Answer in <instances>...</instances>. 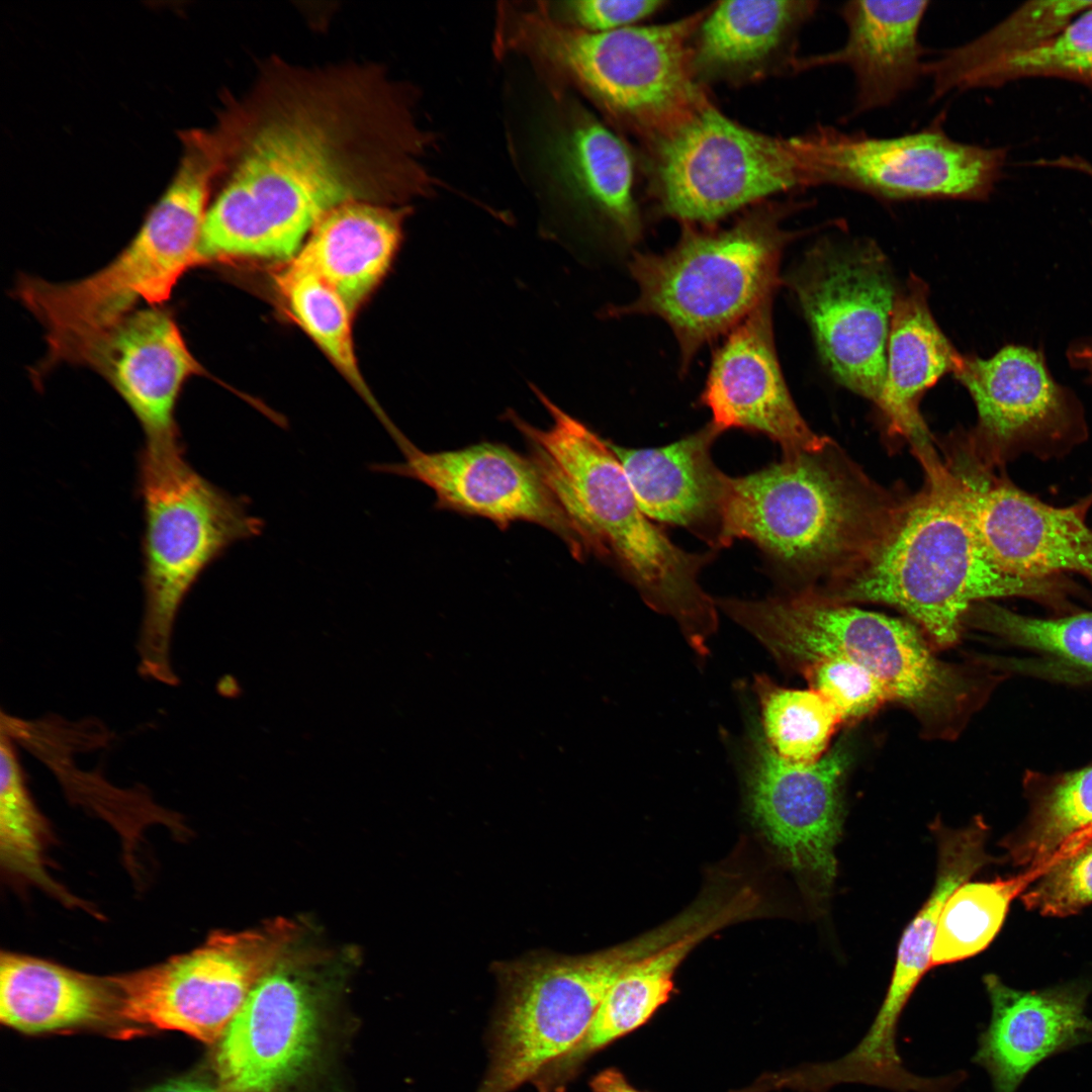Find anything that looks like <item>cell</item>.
<instances>
[{
  "instance_id": "obj_40",
  "label": "cell",
  "mask_w": 1092,
  "mask_h": 1092,
  "mask_svg": "<svg viewBox=\"0 0 1092 1092\" xmlns=\"http://www.w3.org/2000/svg\"><path fill=\"white\" fill-rule=\"evenodd\" d=\"M1024 906L1064 917L1092 903V830L1064 844L1020 895Z\"/></svg>"
},
{
  "instance_id": "obj_13",
  "label": "cell",
  "mask_w": 1092,
  "mask_h": 1092,
  "mask_svg": "<svg viewBox=\"0 0 1092 1092\" xmlns=\"http://www.w3.org/2000/svg\"><path fill=\"white\" fill-rule=\"evenodd\" d=\"M802 134L813 187L884 200H987L1008 157L1006 148L961 143L939 127L878 138L819 124Z\"/></svg>"
},
{
  "instance_id": "obj_8",
  "label": "cell",
  "mask_w": 1092,
  "mask_h": 1092,
  "mask_svg": "<svg viewBox=\"0 0 1092 1092\" xmlns=\"http://www.w3.org/2000/svg\"><path fill=\"white\" fill-rule=\"evenodd\" d=\"M184 455L182 444H145L138 462L145 594L139 669L170 686L178 682L171 647L184 600L231 545L260 535L264 526L243 498L212 484Z\"/></svg>"
},
{
  "instance_id": "obj_21",
  "label": "cell",
  "mask_w": 1092,
  "mask_h": 1092,
  "mask_svg": "<svg viewBox=\"0 0 1092 1092\" xmlns=\"http://www.w3.org/2000/svg\"><path fill=\"white\" fill-rule=\"evenodd\" d=\"M85 365L126 402L146 444H182L175 419L181 390L191 376L207 372L190 352L170 309L161 305L133 310L104 335Z\"/></svg>"
},
{
  "instance_id": "obj_20",
  "label": "cell",
  "mask_w": 1092,
  "mask_h": 1092,
  "mask_svg": "<svg viewBox=\"0 0 1092 1092\" xmlns=\"http://www.w3.org/2000/svg\"><path fill=\"white\" fill-rule=\"evenodd\" d=\"M771 298L734 328L717 351L702 400L722 433L737 428L761 433L784 455L813 453L832 443L800 415L778 361L771 326Z\"/></svg>"
},
{
  "instance_id": "obj_1",
  "label": "cell",
  "mask_w": 1092,
  "mask_h": 1092,
  "mask_svg": "<svg viewBox=\"0 0 1092 1092\" xmlns=\"http://www.w3.org/2000/svg\"><path fill=\"white\" fill-rule=\"evenodd\" d=\"M412 97L379 66L270 62L219 117L229 176L204 218L199 265L287 263L337 206L434 192L438 180L424 163L434 138Z\"/></svg>"
},
{
  "instance_id": "obj_35",
  "label": "cell",
  "mask_w": 1092,
  "mask_h": 1092,
  "mask_svg": "<svg viewBox=\"0 0 1092 1092\" xmlns=\"http://www.w3.org/2000/svg\"><path fill=\"white\" fill-rule=\"evenodd\" d=\"M51 831L28 790L24 769L11 734L2 730L0 743V857L14 878L38 885L65 903L73 899L46 871Z\"/></svg>"
},
{
  "instance_id": "obj_15",
  "label": "cell",
  "mask_w": 1092,
  "mask_h": 1092,
  "mask_svg": "<svg viewBox=\"0 0 1092 1092\" xmlns=\"http://www.w3.org/2000/svg\"><path fill=\"white\" fill-rule=\"evenodd\" d=\"M751 744L746 775L750 815L785 863L825 895L836 877L849 743L838 742L810 763L779 756L761 733Z\"/></svg>"
},
{
  "instance_id": "obj_17",
  "label": "cell",
  "mask_w": 1092,
  "mask_h": 1092,
  "mask_svg": "<svg viewBox=\"0 0 1092 1092\" xmlns=\"http://www.w3.org/2000/svg\"><path fill=\"white\" fill-rule=\"evenodd\" d=\"M549 91L536 157L550 193L576 221L628 244L637 241L642 224L630 147L565 90Z\"/></svg>"
},
{
  "instance_id": "obj_31",
  "label": "cell",
  "mask_w": 1092,
  "mask_h": 1092,
  "mask_svg": "<svg viewBox=\"0 0 1092 1092\" xmlns=\"http://www.w3.org/2000/svg\"><path fill=\"white\" fill-rule=\"evenodd\" d=\"M933 828L938 845L935 885L901 937L892 979L878 1010L892 1020H900L916 986L930 969L932 943L945 901L991 860L985 850L987 825L981 818L961 829L945 828L938 822Z\"/></svg>"
},
{
  "instance_id": "obj_9",
  "label": "cell",
  "mask_w": 1092,
  "mask_h": 1092,
  "mask_svg": "<svg viewBox=\"0 0 1092 1092\" xmlns=\"http://www.w3.org/2000/svg\"><path fill=\"white\" fill-rule=\"evenodd\" d=\"M793 205L748 211L728 229L685 224L663 255L635 254L630 271L639 296L611 314L647 313L673 331L686 365L705 344L732 331L779 283L782 252L794 234L782 228Z\"/></svg>"
},
{
  "instance_id": "obj_14",
  "label": "cell",
  "mask_w": 1092,
  "mask_h": 1092,
  "mask_svg": "<svg viewBox=\"0 0 1092 1092\" xmlns=\"http://www.w3.org/2000/svg\"><path fill=\"white\" fill-rule=\"evenodd\" d=\"M790 284L818 351L845 387L879 403L897 296L887 259L872 242H823Z\"/></svg>"
},
{
  "instance_id": "obj_33",
  "label": "cell",
  "mask_w": 1092,
  "mask_h": 1092,
  "mask_svg": "<svg viewBox=\"0 0 1092 1092\" xmlns=\"http://www.w3.org/2000/svg\"><path fill=\"white\" fill-rule=\"evenodd\" d=\"M1029 810L1003 846L1014 864L1045 863L1064 844L1092 830V765L1034 779L1027 786Z\"/></svg>"
},
{
  "instance_id": "obj_3",
  "label": "cell",
  "mask_w": 1092,
  "mask_h": 1092,
  "mask_svg": "<svg viewBox=\"0 0 1092 1092\" xmlns=\"http://www.w3.org/2000/svg\"><path fill=\"white\" fill-rule=\"evenodd\" d=\"M914 450L926 476L922 490L904 500L886 536L858 567L820 592L842 603L895 607L942 647L957 643L975 604L1007 597L1061 601L1067 587L1056 577H1018L992 561L954 471L931 444Z\"/></svg>"
},
{
  "instance_id": "obj_10",
  "label": "cell",
  "mask_w": 1092,
  "mask_h": 1092,
  "mask_svg": "<svg viewBox=\"0 0 1092 1092\" xmlns=\"http://www.w3.org/2000/svg\"><path fill=\"white\" fill-rule=\"evenodd\" d=\"M673 935L664 924L592 954H535L498 964L489 1065L476 1092H512L533 1081L581 1039L619 975Z\"/></svg>"
},
{
  "instance_id": "obj_19",
  "label": "cell",
  "mask_w": 1092,
  "mask_h": 1092,
  "mask_svg": "<svg viewBox=\"0 0 1092 1092\" xmlns=\"http://www.w3.org/2000/svg\"><path fill=\"white\" fill-rule=\"evenodd\" d=\"M981 544L1003 571L1046 579L1073 571L1092 583V530L1085 522L1091 500L1056 508L976 470L950 465Z\"/></svg>"
},
{
  "instance_id": "obj_7",
  "label": "cell",
  "mask_w": 1092,
  "mask_h": 1092,
  "mask_svg": "<svg viewBox=\"0 0 1092 1092\" xmlns=\"http://www.w3.org/2000/svg\"><path fill=\"white\" fill-rule=\"evenodd\" d=\"M214 166L185 155L170 186L129 244L105 267L73 282L18 277L14 296L41 324L48 353L32 369L40 379L61 363L85 365L99 341L141 301L161 306L180 278L198 266Z\"/></svg>"
},
{
  "instance_id": "obj_25",
  "label": "cell",
  "mask_w": 1092,
  "mask_h": 1092,
  "mask_svg": "<svg viewBox=\"0 0 1092 1092\" xmlns=\"http://www.w3.org/2000/svg\"><path fill=\"white\" fill-rule=\"evenodd\" d=\"M720 434L710 422L664 447L628 449L610 443L642 512L650 520L690 530L714 548L722 547L731 480L711 455Z\"/></svg>"
},
{
  "instance_id": "obj_4",
  "label": "cell",
  "mask_w": 1092,
  "mask_h": 1092,
  "mask_svg": "<svg viewBox=\"0 0 1092 1092\" xmlns=\"http://www.w3.org/2000/svg\"><path fill=\"white\" fill-rule=\"evenodd\" d=\"M708 9L668 23L587 32L553 21L538 3L528 9L503 3L494 49L527 57L549 90L574 89L645 149L713 104L693 64L694 37Z\"/></svg>"
},
{
  "instance_id": "obj_12",
  "label": "cell",
  "mask_w": 1092,
  "mask_h": 1092,
  "mask_svg": "<svg viewBox=\"0 0 1092 1092\" xmlns=\"http://www.w3.org/2000/svg\"><path fill=\"white\" fill-rule=\"evenodd\" d=\"M298 926L285 918L213 932L189 952L108 978L115 1019L218 1040L258 981L287 952Z\"/></svg>"
},
{
  "instance_id": "obj_18",
  "label": "cell",
  "mask_w": 1092,
  "mask_h": 1092,
  "mask_svg": "<svg viewBox=\"0 0 1092 1092\" xmlns=\"http://www.w3.org/2000/svg\"><path fill=\"white\" fill-rule=\"evenodd\" d=\"M315 956L287 951L253 987L219 1038L220 1092H277L314 1041Z\"/></svg>"
},
{
  "instance_id": "obj_11",
  "label": "cell",
  "mask_w": 1092,
  "mask_h": 1092,
  "mask_svg": "<svg viewBox=\"0 0 1092 1092\" xmlns=\"http://www.w3.org/2000/svg\"><path fill=\"white\" fill-rule=\"evenodd\" d=\"M649 193L685 224H712L772 195L812 187L802 134L748 128L712 104L645 148Z\"/></svg>"
},
{
  "instance_id": "obj_47",
  "label": "cell",
  "mask_w": 1092,
  "mask_h": 1092,
  "mask_svg": "<svg viewBox=\"0 0 1092 1092\" xmlns=\"http://www.w3.org/2000/svg\"><path fill=\"white\" fill-rule=\"evenodd\" d=\"M1083 175H1085V176H1087L1088 178L1092 179V164H1091V163H1089V164H1086V165L1084 166V168H1083Z\"/></svg>"
},
{
  "instance_id": "obj_39",
  "label": "cell",
  "mask_w": 1092,
  "mask_h": 1092,
  "mask_svg": "<svg viewBox=\"0 0 1092 1092\" xmlns=\"http://www.w3.org/2000/svg\"><path fill=\"white\" fill-rule=\"evenodd\" d=\"M1031 78L1073 82L1092 94V5L1041 44L986 73L975 89Z\"/></svg>"
},
{
  "instance_id": "obj_29",
  "label": "cell",
  "mask_w": 1092,
  "mask_h": 1092,
  "mask_svg": "<svg viewBox=\"0 0 1092 1092\" xmlns=\"http://www.w3.org/2000/svg\"><path fill=\"white\" fill-rule=\"evenodd\" d=\"M928 287L911 276L897 293L887 345V369L877 406L889 430L913 447L930 444L918 404L924 392L953 372L961 354L943 335L928 305Z\"/></svg>"
},
{
  "instance_id": "obj_32",
  "label": "cell",
  "mask_w": 1092,
  "mask_h": 1092,
  "mask_svg": "<svg viewBox=\"0 0 1092 1092\" xmlns=\"http://www.w3.org/2000/svg\"><path fill=\"white\" fill-rule=\"evenodd\" d=\"M1092 0L1028 1L997 24L962 46L925 62L932 99L974 90L989 71L1041 44L1062 30Z\"/></svg>"
},
{
  "instance_id": "obj_41",
  "label": "cell",
  "mask_w": 1092,
  "mask_h": 1092,
  "mask_svg": "<svg viewBox=\"0 0 1092 1092\" xmlns=\"http://www.w3.org/2000/svg\"><path fill=\"white\" fill-rule=\"evenodd\" d=\"M802 673L811 689L834 707L841 721L860 719L892 701L889 692L877 677L842 657L819 659Z\"/></svg>"
},
{
  "instance_id": "obj_44",
  "label": "cell",
  "mask_w": 1092,
  "mask_h": 1092,
  "mask_svg": "<svg viewBox=\"0 0 1092 1092\" xmlns=\"http://www.w3.org/2000/svg\"><path fill=\"white\" fill-rule=\"evenodd\" d=\"M147 1092H219L214 1088L195 1080H176L159 1085Z\"/></svg>"
},
{
  "instance_id": "obj_37",
  "label": "cell",
  "mask_w": 1092,
  "mask_h": 1092,
  "mask_svg": "<svg viewBox=\"0 0 1092 1092\" xmlns=\"http://www.w3.org/2000/svg\"><path fill=\"white\" fill-rule=\"evenodd\" d=\"M754 691L760 707L761 734L774 752L802 763L823 756L842 721L821 694L811 688H783L766 675L755 677Z\"/></svg>"
},
{
  "instance_id": "obj_45",
  "label": "cell",
  "mask_w": 1092,
  "mask_h": 1092,
  "mask_svg": "<svg viewBox=\"0 0 1092 1092\" xmlns=\"http://www.w3.org/2000/svg\"><path fill=\"white\" fill-rule=\"evenodd\" d=\"M1069 355L1072 364L1087 371L1088 380L1092 383V343L1072 349Z\"/></svg>"
},
{
  "instance_id": "obj_2",
  "label": "cell",
  "mask_w": 1092,
  "mask_h": 1092,
  "mask_svg": "<svg viewBox=\"0 0 1092 1092\" xmlns=\"http://www.w3.org/2000/svg\"><path fill=\"white\" fill-rule=\"evenodd\" d=\"M552 424L537 428L515 412L506 418L525 438L530 458L588 554L613 562L654 611L673 618L701 656L717 630V605L699 582L711 555L676 546L642 512L610 442L531 385Z\"/></svg>"
},
{
  "instance_id": "obj_30",
  "label": "cell",
  "mask_w": 1092,
  "mask_h": 1092,
  "mask_svg": "<svg viewBox=\"0 0 1092 1092\" xmlns=\"http://www.w3.org/2000/svg\"><path fill=\"white\" fill-rule=\"evenodd\" d=\"M114 1016L108 978H94L49 961L2 952L0 1019L24 1032H44Z\"/></svg>"
},
{
  "instance_id": "obj_42",
  "label": "cell",
  "mask_w": 1092,
  "mask_h": 1092,
  "mask_svg": "<svg viewBox=\"0 0 1092 1092\" xmlns=\"http://www.w3.org/2000/svg\"><path fill=\"white\" fill-rule=\"evenodd\" d=\"M541 9L553 21L587 32H608L635 26L658 12L662 0H570L540 1Z\"/></svg>"
},
{
  "instance_id": "obj_27",
  "label": "cell",
  "mask_w": 1092,
  "mask_h": 1092,
  "mask_svg": "<svg viewBox=\"0 0 1092 1092\" xmlns=\"http://www.w3.org/2000/svg\"><path fill=\"white\" fill-rule=\"evenodd\" d=\"M748 906L735 896L708 920L630 964L608 990L581 1039L532 1081L538 1091L563 1092L593 1054L644 1024L668 1000L675 971L687 956L713 932L745 916Z\"/></svg>"
},
{
  "instance_id": "obj_26",
  "label": "cell",
  "mask_w": 1092,
  "mask_h": 1092,
  "mask_svg": "<svg viewBox=\"0 0 1092 1092\" xmlns=\"http://www.w3.org/2000/svg\"><path fill=\"white\" fill-rule=\"evenodd\" d=\"M970 392L978 413L972 437L986 462L1012 445L1057 425L1066 396L1038 351L1009 345L982 359L960 356L952 372Z\"/></svg>"
},
{
  "instance_id": "obj_28",
  "label": "cell",
  "mask_w": 1092,
  "mask_h": 1092,
  "mask_svg": "<svg viewBox=\"0 0 1092 1092\" xmlns=\"http://www.w3.org/2000/svg\"><path fill=\"white\" fill-rule=\"evenodd\" d=\"M408 210L366 201L337 206L287 263L317 276L354 312L387 273Z\"/></svg>"
},
{
  "instance_id": "obj_16",
  "label": "cell",
  "mask_w": 1092,
  "mask_h": 1092,
  "mask_svg": "<svg viewBox=\"0 0 1092 1092\" xmlns=\"http://www.w3.org/2000/svg\"><path fill=\"white\" fill-rule=\"evenodd\" d=\"M394 441L403 461L373 470L423 482L434 491L437 509L484 518L500 530L518 521L534 523L557 535L575 559L588 554L530 457L492 442L425 452L402 433Z\"/></svg>"
},
{
  "instance_id": "obj_22",
  "label": "cell",
  "mask_w": 1092,
  "mask_h": 1092,
  "mask_svg": "<svg viewBox=\"0 0 1092 1092\" xmlns=\"http://www.w3.org/2000/svg\"><path fill=\"white\" fill-rule=\"evenodd\" d=\"M984 984L992 1013L972 1061L987 1071L992 1092H1016L1041 1061L1092 1041V1020L1085 1012L1088 986L1022 991L994 974L985 976Z\"/></svg>"
},
{
  "instance_id": "obj_38",
  "label": "cell",
  "mask_w": 1092,
  "mask_h": 1092,
  "mask_svg": "<svg viewBox=\"0 0 1092 1092\" xmlns=\"http://www.w3.org/2000/svg\"><path fill=\"white\" fill-rule=\"evenodd\" d=\"M966 622L1092 674V612L1039 619L981 602L970 609Z\"/></svg>"
},
{
  "instance_id": "obj_46",
  "label": "cell",
  "mask_w": 1092,
  "mask_h": 1092,
  "mask_svg": "<svg viewBox=\"0 0 1092 1092\" xmlns=\"http://www.w3.org/2000/svg\"><path fill=\"white\" fill-rule=\"evenodd\" d=\"M219 692L226 697H237L241 694V688L237 679L226 675L219 682Z\"/></svg>"
},
{
  "instance_id": "obj_36",
  "label": "cell",
  "mask_w": 1092,
  "mask_h": 1092,
  "mask_svg": "<svg viewBox=\"0 0 1092 1092\" xmlns=\"http://www.w3.org/2000/svg\"><path fill=\"white\" fill-rule=\"evenodd\" d=\"M1042 867L992 882H966L945 901L934 936L930 969L957 963L984 950L999 932L1014 898L1040 874Z\"/></svg>"
},
{
  "instance_id": "obj_5",
  "label": "cell",
  "mask_w": 1092,
  "mask_h": 1092,
  "mask_svg": "<svg viewBox=\"0 0 1092 1092\" xmlns=\"http://www.w3.org/2000/svg\"><path fill=\"white\" fill-rule=\"evenodd\" d=\"M783 667L802 672L842 657L863 667L929 737L950 739L986 695L978 671L940 659L917 625L856 608L811 587L760 601L716 600Z\"/></svg>"
},
{
  "instance_id": "obj_6",
  "label": "cell",
  "mask_w": 1092,
  "mask_h": 1092,
  "mask_svg": "<svg viewBox=\"0 0 1092 1092\" xmlns=\"http://www.w3.org/2000/svg\"><path fill=\"white\" fill-rule=\"evenodd\" d=\"M784 455L731 477L722 547L755 543L778 566L830 583L858 567L892 527L904 502L871 482L834 450Z\"/></svg>"
},
{
  "instance_id": "obj_43",
  "label": "cell",
  "mask_w": 1092,
  "mask_h": 1092,
  "mask_svg": "<svg viewBox=\"0 0 1092 1092\" xmlns=\"http://www.w3.org/2000/svg\"><path fill=\"white\" fill-rule=\"evenodd\" d=\"M593 1092H640L632 1087L616 1069H607L590 1081Z\"/></svg>"
},
{
  "instance_id": "obj_34",
  "label": "cell",
  "mask_w": 1092,
  "mask_h": 1092,
  "mask_svg": "<svg viewBox=\"0 0 1092 1092\" xmlns=\"http://www.w3.org/2000/svg\"><path fill=\"white\" fill-rule=\"evenodd\" d=\"M274 281L291 317L330 358L385 428H391L393 424L361 374L352 336L353 311L344 299L317 276L290 263H284L275 272Z\"/></svg>"
},
{
  "instance_id": "obj_24",
  "label": "cell",
  "mask_w": 1092,
  "mask_h": 1092,
  "mask_svg": "<svg viewBox=\"0 0 1092 1092\" xmlns=\"http://www.w3.org/2000/svg\"><path fill=\"white\" fill-rule=\"evenodd\" d=\"M929 1H847L839 8L847 36L833 52L801 58L798 72L846 66L855 81L853 113L887 107L924 76L919 29Z\"/></svg>"
},
{
  "instance_id": "obj_23",
  "label": "cell",
  "mask_w": 1092,
  "mask_h": 1092,
  "mask_svg": "<svg viewBox=\"0 0 1092 1092\" xmlns=\"http://www.w3.org/2000/svg\"><path fill=\"white\" fill-rule=\"evenodd\" d=\"M812 0H736L709 8L693 41L698 80L743 85L770 75L798 72L797 43L815 15Z\"/></svg>"
}]
</instances>
